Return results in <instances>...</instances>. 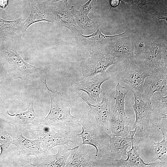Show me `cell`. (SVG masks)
Listing matches in <instances>:
<instances>
[{
  "mask_svg": "<svg viewBox=\"0 0 167 167\" xmlns=\"http://www.w3.org/2000/svg\"><path fill=\"white\" fill-rule=\"evenodd\" d=\"M46 80V76L44 83L50 97V110L41 123L58 130H69L66 124L69 122L76 123L78 120L71 113L72 106L67 102L64 96L62 94V92H59L57 89L54 91L49 89Z\"/></svg>",
  "mask_w": 167,
  "mask_h": 167,
  "instance_id": "6da1fadb",
  "label": "cell"
},
{
  "mask_svg": "<svg viewBox=\"0 0 167 167\" xmlns=\"http://www.w3.org/2000/svg\"><path fill=\"white\" fill-rule=\"evenodd\" d=\"M150 74L136 59L128 58L116 66L113 75L116 81L125 83L134 88L135 91L142 94L144 80Z\"/></svg>",
  "mask_w": 167,
  "mask_h": 167,
  "instance_id": "7a4b0ae2",
  "label": "cell"
},
{
  "mask_svg": "<svg viewBox=\"0 0 167 167\" xmlns=\"http://www.w3.org/2000/svg\"><path fill=\"white\" fill-rule=\"evenodd\" d=\"M76 124L82 129L81 132L76 134L77 136L82 139L81 144L94 147L96 150V156L100 162L102 158H105L111 138L110 135L88 119L81 118Z\"/></svg>",
  "mask_w": 167,
  "mask_h": 167,
  "instance_id": "3957f363",
  "label": "cell"
},
{
  "mask_svg": "<svg viewBox=\"0 0 167 167\" xmlns=\"http://www.w3.org/2000/svg\"><path fill=\"white\" fill-rule=\"evenodd\" d=\"M130 90L134 97V104L132 105L135 116V119L132 126L133 130L136 132L132 138L133 144L139 147L140 143L150 135L151 128L150 123L152 110L151 102H145L142 97V94L135 90Z\"/></svg>",
  "mask_w": 167,
  "mask_h": 167,
  "instance_id": "277c9868",
  "label": "cell"
},
{
  "mask_svg": "<svg viewBox=\"0 0 167 167\" xmlns=\"http://www.w3.org/2000/svg\"><path fill=\"white\" fill-rule=\"evenodd\" d=\"M9 41L0 43V55L11 77L23 81L28 75L39 68L25 62Z\"/></svg>",
  "mask_w": 167,
  "mask_h": 167,
  "instance_id": "5b68a950",
  "label": "cell"
},
{
  "mask_svg": "<svg viewBox=\"0 0 167 167\" xmlns=\"http://www.w3.org/2000/svg\"><path fill=\"white\" fill-rule=\"evenodd\" d=\"M28 130L40 140L44 150L48 152L57 146L71 147L69 143H74V139L77 136L76 134H71L69 130H58L41 123L31 126Z\"/></svg>",
  "mask_w": 167,
  "mask_h": 167,
  "instance_id": "8992f818",
  "label": "cell"
},
{
  "mask_svg": "<svg viewBox=\"0 0 167 167\" xmlns=\"http://www.w3.org/2000/svg\"><path fill=\"white\" fill-rule=\"evenodd\" d=\"M77 93L78 97L81 98L89 106V112L94 116L96 125L109 134V122L113 111L111 110V99L109 94L104 93L102 101L96 105H92L83 94L79 92Z\"/></svg>",
  "mask_w": 167,
  "mask_h": 167,
  "instance_id": "52a82bcc",
  "label": "cell"
},
{
  "mask_svg": "<svg viewBox=\"0 0 167 167\" xmlns=\"http://www.w3.org/2000/svg\"><path fill=\"white\" fill-rule=\"evenodd\" d=\"M89 145L81 144L70 148L65 167H99L100 161Z\"/></svg>",
  "mask_w": 167,
  "mask_h": 167,
  "instance_id": "ba28073f",
  "label": "cell"
},
{
  "mask_svg": "<svg viewBox=\"0 0 167 167\" xmlns=\"http://www.w3.org/2000/svg\"><path fill=\"white\" fill-rule=\"evenodd\" d=\"M116 63L115 58L109 54H93L82 62L81 72L84 78L92 77L105 72L109 66Z\"/></svg>",
  "mask_w": 167,
  "mask_h": 167,
  "instance_id": "9c48e42d",
  "label": "cell"
},
{
  "mask_svg": "<svg viewBox=\"0 0 167 167\" xmlns=\"http://www.w3.org/2000/svg\"><path fill=\"white\" fill-rule=\"evenodd\" d=\"M167 87V66L155 69L144 80L142 97L145 102H151V98L155 92H163Z\"/></svg>",
  "mask_w": 167,
  "mask_h": 167,
  "instance_id": "30bf717a",
  "label": "cell"
},
{
  "mask_svg": "<svg viewBox=\"0 0 167 167\" xmlns=\"http://www.w3.org/2000/svg\"><path fill=\"white\" fill-rule=\"evenodd\" d=\"M110 78L109 73L105 72L96 75L91 78H85L82 81L73 82L71 85L75 90L86 93L89 98L97 104L100 102V96L103 92L101 85Z\"/></svg>",
  "mask_w": 167,
  "mask_h": 167,
  "instance_id": "8fae6325",
  "label": "cell"
},
{
  "mask_svg": "<svg viewBox=\"0 0 167 167\" xmlns=\"http://www.w3.org/2000/svg\"><path fill=\"white\" fill-rule=\"evenodd\" d=\"M31 9L28 17L19 26L21 34L24 32L33 24L37 22L45 21L53 22L54 19L50 9L49 5L38 0H30Z\"/></svg>",
  "mask_w": 167,
  "mask_h": 167,
  "instance_id": "7c38bea8",
  "label": "cell"
},
{
  "mask_svg": "<svg viewBox=\"0 0 167 167\" xmlns=\"http://www.w3.org/2000/svg\"><path fill=\"white\" fill-rule=\"evenodd\" d=\"M2 114L6 121L13 124L16 129L21 132L28 130L31 126L41 123L43 120L35 112L32 103H29L28 110L25 112L11 115L7 110Z\"/></svg>",
  "mask_w": 167,
  "mask_h": 167,
  "instance_id": "4fadbf2b",
  "label": "cell"
},
{
  "mask_svg": "<svg viewBox=\"0 0 167 167\" xmlns=\"http://www.w3.org/2000/svg\"><path fill=\"white\" fill-rule=\"evenodd\" d=\"M11 135L12 138V144L17 147L20 153L27 156L32 155L38 158L49 153L41 148V142L38 139L34 140L29 139L16 129L11 133Z\"/></svg>",
  "mask_w": 167,
  "mask_h": 167,
  "instance_id": "5bb4252c",
  "label": "cell"
},
{
  "mask_svg": "<svg viewBox=\"0 0 167 167\" xmlns=\"http://www.w3.org/2000/svg\"><path fill=\"white\" fill-rule=\"evenodd\" d=\"M151 101L152 110L150 123L152 128L160 125L162 119L167 118V91L157 92L152 96Z\"/></svg>",
  "mask_w": 167,
  "mask_h": 167,
  "instance_id": "9a60e30c",
  "label": "cell"
},
{
  "mask_svg": "<svg viewBox=\"0 0 167 167\" xmlns=\"http://www.w3.org/2000/svg\"><path fill=\"white\" fill-rule=\"evenodd\" d=\"M67 7L64 3H58L49 6L54 21L68 28L73 33L81 35V29Z\"/></svg>",
  "mask_w": 167,
  "mask_h": 167,
  "instance_id": "2e32d148",
  "label": "cell"
},
{
  "mask_svg": "<svg viewBox=\"0 0 167 167\" xmlns=\"http://www.w3.org/2000/svg\"><path fill=\"white\" fill-rule=\"evenodd\" d=\"M131 139V148L127 152V157L126 159L122 158L111 165L113 167H165V165L159 161L148 163H145L139 155L138 151L140 148L134 146Z\"/></svg>",
  "mask_w": 167,
  "mask_h": 167,
  "instance_id": "e0dca14e",
  "label": "cell"
},
{
  "mask_svg": "<svg viewBox=\"0 0 167 167\" xmlns=\"http://www.w3.org/2000/svg\"><path fill=\"white\" fill-rule=\"evenodd\" d=\"M131 138L121 136L111 137L107 156L110 164L116 162L123 155H127V149L131 146Z\"/></svg>",
  "mask_w": 167,
  "mask_h": 167,
  "instance_id": "ac0fdd59",
  "label": "cell"
},
{
  "mask_svg": "<svg viewBox=\"0 0 167 167\" xmlns=\"http://www.w3.org/2000/svg\"><path fill=\"white\" fill-rule=\"evenodd\" d=\"M69 147L61 146L57 154L50 155L49 153L40 157L36 158L34 165L38 167H65L70 152Z\"/></svg>",
  "mask_w": 167,
  "mask_h": 167,
  "instance_id": "d6986e66",
  "label": "cell"
},
{
  "mask_svg": "<svg viewBox=\"0 0 167 167\" xmlns=\"http://www.w3.org/2000/svg\"><path fill=\"white\" fill-rule=\"evenodd\" d=\"M21 21V18L8 20L0 18V43L10 41L21 35L19 30Z\"/></svg>",
  "mask_w": 167,
  "mask_h": 167,
  "instance_id": "ffe728a7",
  "label": "cell"
},
{
  "mask_svg": "<svg viewBox=\"0 0 167 167\" xmlns=\"http://www.w3.org/2000/svg\"><path fill=\"white\" fill-rule=\"evenodd\" d=\"M131 120V118L128 116L121 117L113 114L109 125L111 137H128L130 131L129 127Z\"/></svg>",
  "mask_w": 167,
  "mask_h": 167,
  "instance_id": "44dd1931",
  "label": "cell"
},
{
  "mask_svg": "<svg viewBox=\"0 0 167 167\" xmlns=\"http://www.w3.org/2000/svg\"><path fill=\"white\" fill-rule=\"evenodd\" d=\"M114 99L115 102L113 109V114L118 116H126L125 110V100L129 90L125 87L121 85L118 82L115 88Z\"/></svg>",
  "mask_w": 167,
  "mask_h": 167,
  "instance_id": "7402d4cb",
  "label": "cell"
},
{
  "mask_svg": "<svg viewBox=\"0 0 167 167\" xmlns=\"http://www.w3.org/2000/svg\"><path fill=\"white\" fill-rule=\"evenodd\" d=\"M69 10L77 24L81 29L88 33H91L95 30L96 23L94 20L89 18L88 15L82 13L74 6H72Z\"/></svg>",
  "mask_w": 167,
  "mask_h": 167,
  "instance_id": "603a6c76",
  "label": "cell"
},
{
  "mask_svg": "<svg viewBox=\"0 0 167 167\" xmlns=\"http://www.w3.org/2000/svg\"><path fill=\"white\" fill-rule=\"evenodd\" d=\"M161 131L163 139L160 142H153L152 147L154 156L152 160L154 162L159 161L167 164V131L164 132L161 125L157 127Z\"/></svg>",
  "mask_w": 167,
  "mask_h": 167,
  "instance_id": "cb8c5ba5",
  "label": "cell"
},
{
  "mask_svg": "<svg viewBox=\"0 0 167 167\" xmlns=\"http://www.w3.org/2000/svg\"><path fill=\"white\" fill-rule=\"evenodd\" d=\"M97 31L88 35H84L82 34H81V36L83 37L84 38L88 40L92 41H98L102 39H106L112 37L117 36H118L122 35L120 34L114 36H107L103 34L100 31L98 24L97 23Z\"/></svg>",
  "mask_w": 167,
  "mask_h": 167,
  "instance_id": "d4e9b609",
  "label": "cell"
},
{
  "mask_svg": "<svg viewBox=\"0 0 167 167\" xmlns=\"http://www.w3.org/2000/svg\"><path fill=\"white\" fill-rule=\"evenodd\" d=\"M96 3V0H88L81 6L79 11L82 13L88 15Z\"/></svg>",
  "mask_w": 167,
  "mask_h": 167,
  "instance_id": "484cf974",
  "label": "cell"
},
{
  "mask_svg": "<svg viewBox=\"0 0 167 167\" xmlns=\"http://www.w3.org/2000/svg\"><path fill=\"white\" fill-rule=\"evenodd\" d=\"M8 4V0H0V8L5 9L7 6Z\"/></svg>",
  "mask_w": 167,
  "mask_h": 167,
  "instance_id": "4316f807",
  "label": "cell"
},
{
  "mask_svg": "<svg viewBox=\"0 0 167 167\" xmlns=\"http://www.w3.org/2000/svg\"><path fill=\"white\" fill-rule=\"evenodd\" d=\"M68 1L69 0H48L46 2H45L48 5H50L58 1H62L65 3L66 6L67 7Z\"/></svg>",
  "mask_w": 167,
  "mask_h": 167,
  "instance_id": "83f0119b",
  "label": "cell"
},
{
  "mask_svg": "<svg viewBox=\"0 0 167 167\" xmlns=\"http://www.w3.org/2000/svg\"><path fill=\"white\" fill-rule=\"evenodd\" d=\"M119 3V0H110V3L112 6L115 7L118 6Z\"/></svg>",
  "mask_w": 167,
  "mask_h": 167,
  "instance_id": "f1b7e54d",
  "label": "cell"
}]
</instances>
